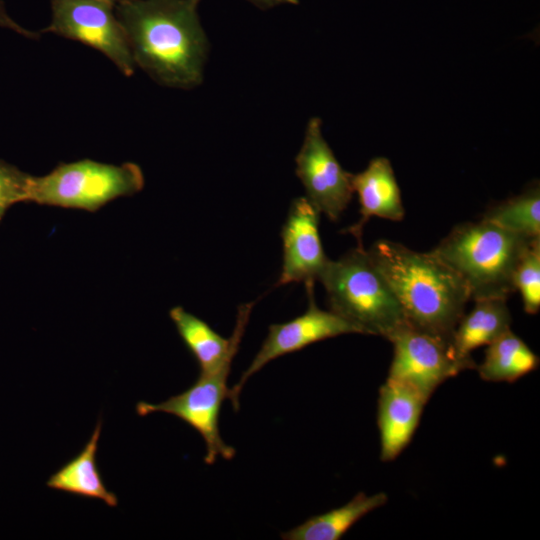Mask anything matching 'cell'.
Instances as JSON below:
<instances>
[{
    "label": "cell",
    "instance_id": "6da1fadb",
    "mask_svg": "<svg viewBox=\"0 0 540 540\" xmlns=\"http://www.w3.org/2000/svg\"><path fill=\"white\" fill-rule=\"evenodd\" d=\"M200 0H123L116 7L135 64L160 84L199 85L208 42L197 14Z\"/></svg>",
    "mask_w": 540,
    "mask_h": 540
},
{
    "label": "cell",
    "instance_id": "7a4b0ae2",
    "mask_svg": "<svg viewBox=\"0 0 540 540\" xmlns=\"http://www.w3.org/2000/svg\"><path fill=\"white\" fill-rule=\"evenodd\" d=\"M396 296L408 324L451 344L471 300L463 279L432 251L381 239L368 250Z\"/></svg>",
    "mask_w": 540,
    "mask_h": 540
},
{
    "label": "cell",
    "instance_id": "3957f363",
    "mask_svg": "<svg viewBox=\"0 0 540 540\" xmlns=\"http://www.w3.org/2000/svg\"><path fill=\"white\" fill-rule=\"evenodd\" d=\"M532 240L481 219L456 225L431 251L463 279L471 300L507 299L515 292L514 272Z\"/></svg>",
    "mask_w": 540,
    "mask_h": 540
},
{
    "label": "cell",
    "instance_id": "277c9868",
    "mask_svg": "<svg viewBox=\"0 0 540 540\" xmlns=\"http://www.w3.org/2000/svg\"><path fill=\"white\" fill-rule=\"evenodd\" d=\"M330 310L355 325L361 334L388 341L408 324L386 279L362 243L338 260H330L318 279Z\"/></svg>",
    "mask_w": 540,
    "mask_h": 540
},
{
    "label": "cell",
    "instance_id": "5b68a950",
    "mask_svg": "<svg viewBox=\"0 0 540 540\" xmlns=\"http://www.w3.org/2000/svg\"><path fill=\"white\" fill-rule=\"evenodd\" d=\"M143 187L144 175L135 163L113 165L83 159L60 163L44 176H33L30 202L95 212Z\"/></svg>",
    "mask_w": 540,
    "mask_h": 540
},
{
    "label": "cell",
    "instance_id": "8992f818",
    "mask_svg": "<svg viewBox=\"0 0 540 540\" xmlns=\"http://www.w3.org/2000/svg\"><path fill=\"white\" fill-rule=\"evenodd\" d=\"M231 364L226 363L216 370L201 373L197 380L184 392L158 404L138 402L136 412L146 416L163 412L181 419L203 438L206 447L204 462L212 465L218 457L230 460L235 456L234 447L226 444L220 435L219 415L224 400L229 396L227 378Z\"/></svg>",
    "mask_w": 540,
    "mask_h": 540
},
{
    "label": "cell",
    "instance_id": "52a82bcc",
    "mask_svg": "<svg viewBox=\"0 0 540 540\" xmlns=\"http://www.w3.org/2000/svg\"><path fill=\"white\" fill-rule=\"evenodd\" d=\"M52 20L42 32L79 41L102 52L126 76L135 61L113 7L96 0H52Z\"/></svg>",
    "mask_w": 540,
    "mask_h": 540
},
{
    "label": "cell",
    "instance_id": "ba28073f",
    "mask_svg": "<svg viewBox=\"0 0 540 540\" xmlns=\"http://www.w3.org/2000/svg\"><path fill=\"white\" fill-rule=\"evenodd\" d=\"M390 342L393 358L387 378L412 387L427 401L447 379L472 369L455 356L451 344L410 325Z\"/></svg>",
    "mask_w": 540,
    "mask_h": 540
},
{
    "label": "cell",
    "instance_id": "9c48e42d",
    "mask_svg": "<svg viewBox=\"0 0 540 540\" xmlns=\"http://www.w3.org/2000/svg\"><path fill=\"white\" fill-rule=\"evenodd\" d=\"M308 308L302 315L285 323L272 324L261 348L239 381L229 390L228 399L235 411L239 409V395L248 379L270 361L297 352L313 343L343 334L361 331L335 312L320 309L314 299V284L306 285Z\"/></svg>",
    "mask_w": 540,
    "mask_h": 540
},
{
    "label": "cell",
    "instance_id": "30bf717a",
    "mask_svg": "<svg viewBox=\"0 0 540 540\" xmlns=\"http://www.w3.org/2000/svg\"><path fill=\"white\" fill-rule=\"evenodd\" d=\"M295 163L307 199L329 220L337 221L354 194L352 174L342 168L324 139L320 118L309 120Z\"/></svg>",
    "mask_w": 540,
    "mask_h": 540
},
{
    "label": "cell",
    "instance_id": "8fae6325",
    "mask_svg": "<svg viewBox=\"0 0 540 540\" xmlns=\"http://www.w3.org/2000/svg\"><path fill=\"white\" fill-rule=\"evenodd\" d=\"M320 214L307 197L292 201L281 231L283 264L275 286L319 279L329 261L319 234Z\"/></svg>",
    "mask_w": 540,
    "mask_h": 540
},
{
    "label": "cell",
    "instance_id": "7c38bea8",
    "mask_svg": "<svg viewBox=\"0 0 540 540\" xmlns=\"http://www.w3.org/2000/svg\"><path fill=\"white\" fill-rule=\"evenodd\" d=\"M428 401L412 387L387 378L379 389L380 458L396 459L410 443Z\"/></svg>",
    "mask_w": 540,
    "mask_h": 540
},
{
    "label": "cell",
    "instance_id": "4fadbf2b",
    "mask_svg": "<svg viewBox=\"0 0 540 540\" xmlns=\"http://www.w3.org/2000/svg\"><path fill=\"white\" fill-rule=\"evenodd\" d=\"M254 303L238 308L236 325L230 338L214 331L205 321L176 306L169 312L170 318L188 350L196 359L201 373L211 372L226 363H232L242 340Z\"/></svg>",
    "mask_w": 540,
    "mask_h": 540
},
{
    "label": "cell",
    "instance_id": "5bb4252c",
    "mask_svg": "<svg viewBox=\"0 0 540 540\" xmlns=\"http://www.w3.org/2000/svg\"><path fill=\"white\" fill-rule=\"evenodd\" d=\"M352 187L360 203V219L345 233L362 243L364 226L371 217L402 221L405 216L401 191L390 161L385 157L372 159L366 169L352 174Z\"/></svg>",
    "mask_w": 540,
    "mask_h": 540
},
{
    "label": "cell",
    "instance_id": "9a60e30c",
    "mask_svg": "<svg viewBox=\"0 0 540 540\" xmlns=\"http://www.w3.org/2000/svg\"><path fill=\"white\" fill-rule=\"evenodd\" d=\"M507 299L487 298L475 300L473 309L464 313L453 333L451 347L455 356L472 369L476 364L471 352L489 345L510 330L512 317Z\"/></svg>",
    "mask_w": 540,
    "mask_h": 540
},
{
    "label": "cell",
    "instance_id": "2e32d148",
    "mask_svg": "<svg viewBox=\"0 0 540 540\" xmlns=\"http://www.w3.org/2000/svg\"><path fill=\"white\" fill-rule=\"evenodd\" d=\"M101 430L102 421L99 420L81 452L51 475L46 485L80 497L99 499L110 507H116L118 498L106 488L96 464Z\"/></svg>",
    "mask_w": 540,
    "mask_h": 540
},
{
    "label": "cell",
    "instance_id": "e0dca14e",
    "mask_svg": "<svg viewBox=\"0 0 540 540\" xmlns=\"http://www.w3.org/2000/svg\"><path fill=\"white\" fill-rule=\"evenodd\" d=\"M388 501L384 492L356 494L348 503L326 513L313 516L281 534L284 540H338L358 520Z\"/></svg>",
    "mask_w": 540,
    "mask_h": 540
},
{
    "label": "cell",
    "instance_id": "ac0fdd59",
    "mask_svg": "<svg viewBox=\"0 0 540 540\" xmlns=\"http://www.w3.org/2000/svg\"><path fill=\"white\" fill-rule=\"evenodd\" d=\"M487 346L478 367L484 381L512 383L539 366V357L511 329Z\"/></svg>",
    "mask_w": 540,
    "mask_h": 540
},
{
    "label": "cell",
    "instance_id": "d6986e66",
    "mask_svg": "<svg viewBox=\"0 0 540 540\" xmlns=\"http://www.w3.org/2000/svg\"><path fill=\"white\" fill-rule=\"evenodd\" d=\"M482 219L529 239L540 237V189L533 184L521 194L490 207Z\"/></svg>",
    "mask_w": 540,
    "mask_h": 540
},
{
    "label": "cell",
    "instance_id": "ffe728a7",
    "mask_svg": "<svg viewBox=\"0 0 540 540\" xmlns=\"http://www.w3.org/2000/svg\"><path fill=\"white\" fill-rule=\"evenodd\" d=\"M515 291L522 297L524 310L537 314L540 309V238L533 239L522 254L513 276Z\"/></svg>",
    "mask_w": 540,
    "mask_h": 540
},
{
    "label": "cell",
    "instance_id": "44dd1931",
    "mask_svg": "<svg viewBox=\"0 0 540 540\" xmlns=\"http://www.w3.org/2000/svg\"><path fill=\"white\" fill-rule=\"evenodd\" d=\"M32 179L30 174L0 159V222L12 205L30 202Z\"/></svg>",
    "mask_w": 540,
    "mask_h": 540
},
{
    "label": "cell",
    "instance_id": "7402d4cb",
    "mask_svg": "<svg viewBox=\"0 0 540 540\" xmlns=\"http://www.w3.org/2000/svg\"><path fill=\"white\" fill-rule=\"evenodd\" d=\"M0 27L10 29L27 38H38L39 34L33 31L27 30L18 23H16L6 12L4 3L0 0Z\"/></svg>",
    "mask_w": 540,
    "mask_h": 540
},
{
    "label": "cell",
    "instance_id": "603a6c76",
    "mask_svg": "<svg viewBox=\"0 0 540 540\" xmlns=\"http://www.w3.org/2000/svg\"><path fill=\"white\" fill-rule=\"evenodd\" d=\"M261 9H268L280 4H298L299 0H248Z\"/></svg>",
    "mask_w": 540,
    "mask_h": 540
},
{
    "label": "cell",
    "instance_id": "cb8c5ba5",
    "mask_svg": "<svg viewBox=\"0 0 540 540\" xmlns=\"http://www.w3.org/2000/svg\"><path fill=\"white\" fill-rule=\"evenodd\" d=\"M96 1H100V2H103V3H106L112 7H115L118 3H120L121 1L123 0H96Z\"/></svg>",
    "mask_w": 540,
    "mask_h": 540
}]
</instances>
